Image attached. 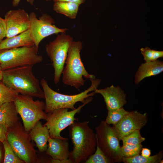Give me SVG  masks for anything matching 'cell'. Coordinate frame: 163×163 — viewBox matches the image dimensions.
Masks as SVG:
<instances>
[{"mask_svg": "<svg viewBox=\"0 0 163 163\" xmlns=\"http://www.w3.org/2000/svg\"><path fill=\"white\" fill-rule=\"evenodd\" d=\"M90 80L91 85L87 89L78 94L70 95L61 94L53 90L49 86L46 79L42 78L40 83L44 95L45 112L47 113L62 108L73 110L76 108L75 105L78 102L83 104L90 102L93 99L92 97L95 94L94 91L97 88L101 80L95 78Z\"/></svg>", "mask_w": 163, "mask_h": 163, "instance_id": "1", "label": "cell"}, {"mask_svg": "<svg viewBox=\"0 0 163 163\" xmlns=\"http://www.w3.org/2000/svg\"><path fill=\"white\" fill-rule=\"evenodd\" d=\"M33 66H25L3 70L2 82L20 94L44 99L39 80L33 72Z\"/></svg>", "mask_w": 163, "mask_h": 163, "instance_id": "2", "label": "cell"}, {"mask_svg": "<svg viewBox=\"0 0 163 163\" xmlns=\"http://www.w3.org/2000/svg\"><path fill=\"white\" fill-rule=\"evenodd\" d=\"M69 136L73 144L69 160L71 163L85 162L95 152L97 146L95 134L88 122L75 121L69 126Z\"/></svg>", "mask_w": 163, "mask_h": 163, "instance_id": "3", "label": "cell"}, {"mask_svg": "<svg viewBox=\"0 0 163 163\" xmlns=\"http://www.w3.org/2000/svg\"><path fill=\"white\" fill-rule=\"evenodd\" d=\"M82 43L80 41H73L68 52L66 64L63 70L62 82L65 85L78 89L83 86L86 80L95 78L94 75L89 74L82 61L80 52Z\"/></svg>", "mask_w": 163, "mask_h": 163, "instance_id": "4", "label": "cell"}, {"mask_svg": "<svg viewBox=\"0 0 163 163\" xmlns=\"http://www.w3.org/2000/svg\"><path fill=\"white\" fill-rule=\"evenodd\" d=\"M7 139L16 155L25 163L40 162L29 133L20 121L8 128Z\"/></svg>", "mask_w": 163, "mask_h": 163, "instance_id": "5", "label": "cell"}, {"mask_svg": "<svg viewBox=\"0 0 163 163\" xmlns=\"http://www.w3.org/2000/svg\"><path fill=\"white\" fill-rule=\"evenodd\" d=\"M43 57L35 46L3 50L0 52V66L2 71L40 63Z\"/></svg>", "mask_w": 163, "mask_h": 163, "instance_id": "6", "label": "cell"}, {"mask_svg": "<svg viewBox=\"0 0 163 163\" xmlns=\"http://www.w3.org/2000/svg\"><path fill=\"white\" fill-rule=\"evenodd\" d=\"M14 102L23 126L27 132L40 120H46L47 113L44 111L45 103L43 101H34L32 97L19 94Z\"/></svg>", "mask_w": 163, "mask_h": 163, "instance_id": "7", "label": "cell"}, {"mask_svg": "<svg viewBox=\"0 0 163 163\" xmlns=\"http://www.w3.org/2000/svg\"><path fill=\"white\" fill-rule=\"evenodd\" d=\"M66 33L58 34L45 46L47 55L52 62L54 69L53 81L55 84L59 82L73 37Z\"/></svg>", "mask_w": 163, "mask_h": 163, "instance_id": "8", "label": "cell"}, {"mask_svg": "<svg viewBox=\"0 0 163 163\" xmlns=\"http://www.w3.org/2000/svg\"><path fill=\"white\" fill-rule=\"evenodd\" d=\"M95 129L97 142L106 156L112 163L122 162L120 140L112 126L102 120Z\"/></svg>", "mask_w": 163, "mask_h": 163, "instance_id": "9", "label": "cell"}, {"mask_svg": "<svg viewBox=\"0 0 163 163\" xmlns=\"http://www.w3.org/2000/svg\"><path fill=\"white\" fill-rule=\"evenodd\" d=\"M89 103H83L70 111H69L68 109L62 108L47 113L46 121L44 125L49 129L50 137L61 139H66L61 136V132L77 120L75 117V114L79 113L82 108Z\"/></svg>", "mask_w": 163, "mask_h": 163, "instance_id": "10", "label": "cell"}, {"mask_svg": "<svg viewBox=\"0 0 163 163\" xmlns=\"http://www.w3.org/2000/svg\"><path fill=\"white\" fill-rule=\"evenodd\" d=\"M30 35L35 46L38 48L41 41L45 38L53 34L66 33L67 28H59L55 25L54 19L50 15L43 14L38 18L34 12L29 15Z\"/></svg>", "mask_w": 163, "mask_h": 163, "instance_id": "11", "label": "cell"}, {"mask_svg": "<svg viewBox=\"0 0 163 163\" xmlns=\"http://www.w3.org/2000/svg\"><path fill=\"white\" fill-rule=\"evenodd\" d=\"M148 114L135 110L129 112L112 127L119 140L124 136L136 130H140L148 121Z\"/></svg>", "mask_w": 163, "mask_h": 163, "instance_id": "12", "label": "cell"}, {"mask_svg": "<svg viewBox=\"0 0 163 163\" xmlns=\"http://www.w3.org/2000/svg\"><path fill=\"white\" fill-rule=\"evenodd\" d=\"M6 24V37L17 35L29 29V15L23 9L11 10L5 16Z\"/></svg>", "mask_w": 163, "mask_h": 163, "instance_id": "13", "label": "cell"}, {"mask_svg": "<svg viewBox=\"0 0 163 163\" xmlns=\"http://www.w3.org/2000/svg\"><path fill=\"white\" fill-rule=\"evenodd\" d=\"M68 139L67 138L61 139L50 137L45 152L46 155L52 158L51 163H71L68 159L70 152Z\"/></svg>", "mask_w": 163, "mask_h": 163, "instance_id": "14", "label": "cell"}, {"mask_svg": "<svg viewBox=\"0 0 163 163\" xmlns=\"http://www.w3.org/2000/svg\"><path fill=\"white\" fill-rule=\"evenodd\" d=\"M94 91L103 96L108 111L123 107L127 103L126 95L119 86L112 85L104 89L97 88Z\"/></svg>", "mask_w": 163, "mask_h": 163, "instance_id": "15", "label": "cell"}, {"mask_svg": "<svg viewBox=\"0 0 163 163\" xmlns=\"http://www.w3.org/2000/svg\"><path fill=\"white\" fill-rule=\"evenodd\" d=\"M32 141H34L40 152H45L46 150L48 140L50 137L49 129L38 121L29 133Z\"/></svg>", "mask_w": 163, "mask_h": 163, "instance_id": "16", "label": "cell"}, {"mask_svg": "<svg viewBox=\"0 0 163 163\" xmlns=\"http://www.w3.org/2000/svg\"><path fill=\"white\" fill-rule=\"evenodd\" d=\"M35 46L29 29L15 36L2 40L0 50L25 46Z\"/></svg>", "mask_w": 163, "mask_h": 163, "instance_id": "17", "label": "cell"}, {"mask_svg": "<svg viewBox=\"0 0 163 163\" xmlns=\"http://www.w3.org/2000/svg\"><path fill=\"white\" fill-rule=\"evenodd\" d=\"M163 71V62L158 60L145 62L138 68L135 75V82L138 84L144 78L158 75Z\"/></svg>", "mask_w": 163, "mask_h": 163, "instance_id": "18", "label": "cell"}, {"mask_svg": "<svg viewBox=\"0 0 163 163\" xmlns=\"http://www.w3.org/2000/svg\"><path fill=\"white\" fill-rule=\"evenodd\" d=\"M18 113L14 102L5 103L0 107V124L8 128L19 121Z\"/></svg>", "mask_w": 163, "mask_h": 163, "instance_id": "19", "label": "cell"}, {"mask_svg": "<svg viewBox=\"0 0 163 163\" xmlns=\"http://www.w3.org/2000/svg\"><path fill=\"white\" fill-rule=\"evenodd\" d=\"M80 5L76 3L60 2H54L53 9L56 13L63 14L71 19L77 16Z\"/></svg>", "mask_w": 163, "mask_h": 163, "instance_id": "20", "label": "cell"}, {"mask_svg": "<svg viewBox=\"0 0 163 163\" xmlns=\"http://www.w3.org/2000/svg\"><path fill=\"white\" fill-rule=\"evenodd\" d=\"M163 157L162 151L157 154L145 157L138 155L131 157H123L122 162L124 163H160Z\"/></svg>", "mask_w": 163, "mask_h": 163, "instance_id": "21", "label": "cell"}, {"mask_svg": "<svg viewBox=\"0 0 163 163\" xmlns=\"http://www.w3.org/2000/svg\"><path fill=\"white\" fill-rule=\"evenodd\" d=\"M19 94L14 89L9 88L2 82H0V107L3 104L14 102Z\"/></svg>", "mask_w": 163, "mask_h": 163, "instance_id": "22", "label": "cell"}, {"mask_svg": "<svg viewBox=\"0 0 163 163\" xmlns=\"http://www.w3.org/2000/svg\"><path fill=\"white\" fill-rule=\"evenodd\" d=\"M2 144L4 152V163H25L16 155L7 139Z\"/></svg>", "mask_w": 163, "mask_h": 163, "instance_id": "23", "label": "cell"}, {"mask_svg": "<svg viewBox=\"0 0 163 163\" xmlns=\"http://www.w3.org/2000/svg\"><path fill=\"white\" fill-rule=\"evenodd\" d=\"M129 111L126 110L123 107L113 110H108L105 120L107 124L114 125L118 123Z\"/></svg>", "mask_w": 163, "mask_h": 163, "instance_id": "24", "label": "cell"}, {"mask_svg": "<svg viewBox=\"0 0 163 163\" xmlns=\"http://www.w3.org/2000/svg\"><path fill=\"white\" fill-rule=\"evenodd\" d=\"M85 163H112L100 148L97 142V146L94 153L84 162Z\"/></svg>", "mask_w": 163, "mask_h": 163, "instance_id": "25", "label": "cell"}, {"mask_svg": "<svg viewBox=\"0 0 163 163\" xmlns=\"http://www.w3.org/2000/svg\"><path fill=\"white\" fill-rule=\"evenodd\" d=\"M141 144L138 145L123 144L121 147L123 157H131L139 155L142 148Z\"/></svg>", "mask_w": 163, "mask_h": 163, "instance_id": "26", "label": "cell"}, {"mask_svg": "<svg viewBox=\"0 0 163 163\" xmlns=\"http://www.w3.org/2000/svg\"><path fill=\"white\" fill-rule=\"evenodd\" d=\"M145 62L155 61L163 57V51L152 50L148 47L140 49Z\"/></svg>", "mask_w": 163, "mask_h": 163, "instance_id": "27", "label": "cell"}, {"mask_svg": "<svg viewBox=\"0 0 163 163\" xmlns=\"http://www.w3.org/2000/svg\"><path fill=\"white\" fill-rule=\"evenodd\" d=\"M145 138L142 136L140 130H136L124 136L121 139L123 144L138 145L144 141Z\"/></svg>", "mask_w": 163, "mask_h": 163, "instance_id": "28", "label": "cell"}, {"mask_svg": "<svg viewBox=\"0 0 163 163\" xmlns=\"http://www.w3.org/2000/svg\"><path fill=\"white\" fill-rule=\"evenodd\" d=\"M6 24L5 19L0 16V40H2L6 37Z\"/></svg>", "mask_w": 163, "mask_h": 163, "instance_id": "29", "label": "cell"}, {"mask_svg": "<svg viewBox=\"0 0 163 163\" xmlns=\"http://www.w3.org/2000/svg\"><path fill=\"white\" fill-rule=\"evenodd\" d=\"M8 129L6 126L0 124V142L2 143L7 139Z\"/></svg>", "mask_w": 163, "mask_h": 163, "instance_id": "30", "label": "cell"}, {"mask_svg": "<svg viewBox=\"0 0 163 163\" xmlns=\"http://www.w3.org/2000/svg\"><path fill=\"white\" fill-rule=\"evenodd\" d=\"M141 155L145 157H149L151 155V150L147 148H142L141 152Z\"/></svg>", "mask_w": 163, "mask_h": 163, "instance_id": "31", "label": "cell"}, {"mask_svg": "<svg viewBox=\"0 0 163 163\" xmlns=\"http://www.w3.org/2000/svg\"><path fill=\"white\" fill-rule=\"evenodd\" d=\"M54 2H75L78 3L80 5L84 3L85 0H53Z\"/></svg>", "mask_w": 163, "mask_h": 163, "instance_id": "32", "label": "cell"}, {"mask_svg": "<svg viewBox=\"0 0 163 163\" xmlns=\"http://www.w3.org/2000/svg\"><path fill=\"white\" fill-rule=\"evenodd\" d=\"M27 2L32 5H34L35 0H26ZM21 0H13L12 1L13 6L14 7H17L19 4Z\"/></svg>", "mask_w": 163, "mask_h": 163, "instance_id": "33", "label": "cell"}, {"mask_svg": "<svg viewBox=\"0 0 163 163\" xmlns=\"http://www.w3.org/2000/svg\"><path fill=\"white\" fill-rule=\"evenodd\" d=\"M3 78V71L0 66V82L2 81Z\"/></svg>", "mask_w": 163, "mask_h": 163, "instance_id": "34", "label": "cell"}, {"mask_svg": "<svg viewBox=\"0 0 163 163\" xmlns=\"http://www.w3.org/2000/svg\"><path fill=\"white\" fill-rule=\"evenodd\" d=\"M2 150L0 146V163L2 162Z\"/></svg>", "mask_w": 163, "mask_h": 163, "instance_id": "35", "label": "cell"}, {"mask_svg": "<svg viewBox=\"0 0 163 163\" xmlns=\"http://www.w3.org/2000/svg\"><path fill=\"white\" fill-rule=\"evenodd\" d=\"M2 41V40H0V44H1V42Z\"/></svg>", "mask_w": 163, "mask_h": 163, "instance_id": "36", "label": "cell"}, {"mask_svg": "<svg viewBox=\"0 0 163 163\" xmlns=\"http://www.w3.org/2000/svg\"><path fill=\"white\" fill-rule=\"evenodd\" d=\"M45 0L46 1H50V0Z\"/></svg>", "mask_w": 163, "mask_h": 163, "instance_id": "37", "label": "cell"}]
</instances>
